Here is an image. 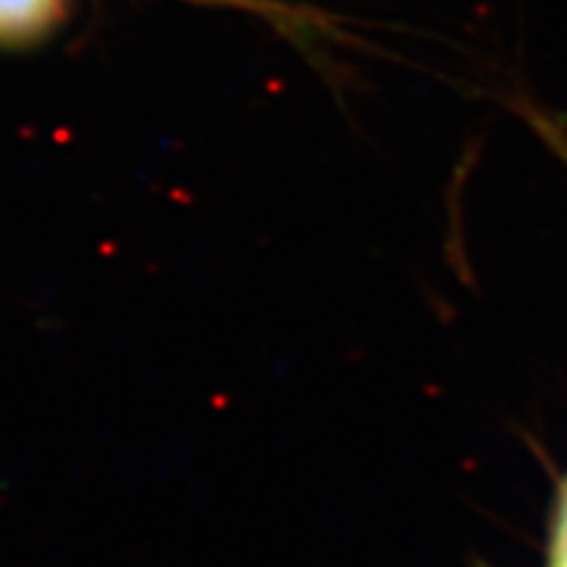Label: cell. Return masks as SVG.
<instances>
[{"mask_svg": "<svg viewBox=\"0 0 567 567\" xmlns=\"http://www.w3.org/2000/svg\"><path fill=\"white\" fill-rule=\"evenodd\" d=\"M63 19V0H0V45L40 40Z\"/></svg>", "mask_w": 567, "mask_h": 567, "instance_id": "6da1fadb", "label": "cell"}, {"mask_svg": "<svg viewBox=\"0 0 567 567\" xmlns=\"http://www.w3.org/2000/svg\"><path fill=\"white\" fill-rule=\"evenodd\" d=\"M547 567H567V478L559 486L555 517H551Z\"/></svg>", "mask_w": 567, "mask_h": 567, "instance_id": "3957f363", "label": "cell"}, {"mask_svg": "<svg viewBox=\"0 0 567 567\" xmlns=\"http://www.w3.org/2000/svg\"><path fill=\"white\" fill-rule=\"evenodd\" d=\"M517 111V116L530 126V132L536 134L538 140L544 142V147H549V153L563 163L567 172V124L565 118L555 116V113L544 111L542 105L528 101V97H520V101L509 103Z\"/></svg>", "mask_w": 567, "mask_h": 567, "instance_id": "7a4b0ae2", "label": "cell"}]
</instances>
